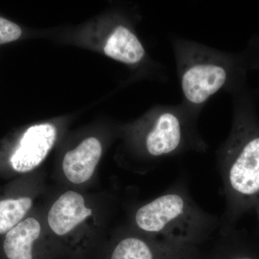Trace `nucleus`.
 <instances>
[{
	"label": "nucleus",
	"mask_w": 259,
	"mask_h": 259,
	"mask_svg": "<svg viewBox=\"0 0 259 259\" xmlns=\"http://www.w3.org/2000/svg\"><path fill=\"white\" fill-rule=\"evenodd\" d=\"M185 143L180 120L172 113H163L158 117L145 140V148L151 158H160L174 154Z\"/></svg>",
	"instance_id": "obj_6"
},
{
	"label": "nucleus",
	"mask_w": 259,
	"mask_h": 259,
	"mask_svg": "<svg viewBox=\"0 0 259 259\" xmlns=\"http://www.w3.org/2000/svg\"><path fill=\"white\" fill-rule=\"evenodd\" d=\"M102 145L96 138L84 140L78 147L66 153L63 160V171L74 184L88 182L93 176L101 158Z\"/></svg>",
	"instance_id": "obj_8"
},
{
	"label": "nucleus",
	"mask_w": 259,
	"mask_h": 259,
	"mask_svg": "<svg viewBox=\"0 0 259 259\" xmlns=\"http://www.w3.org/2000/svg\"><path fill=\"white\" fill-rule=\"evenodd\" d=\"M21 35L22 30L19 25L0 17V45L15 41Z\"/></svg>",
	"instance_id": "obj_13"
},
{
	"label": "nucleus",
	"mask_w": 259,
	"mask_h": 259,
	"mask_svg": "<svg viewBox=\"0 0 259 259\" xmlns=\"http://www.w3.org/2000/svg\"><path fill=\"white\" fill-rule=\"evenodd\" d=\"M243 131H237L219 158L226 202L221 231L231 230L242 213L259 204V134Z\"/></svg>",
	"instance_id": "obj_2"
},
{
	"label": "nucleus",
	"mask_w": 259,
	"mask_h": 259,
	"mask_svg": "<svg viewBox=\"0 0 259 259\" xmlns=\"http://www.w3.org/2000/svg\"><path fill=\"white\" fill-rule=\"evenodd\" d=\"M40 225L34 218L18 223L5 234L3 249L6 259H34V242L40 233Z\"/></svg>",
	"instance_id": "obj_10"
},
{
	"label": "nucleus",
	"mask_w": 259,
	"mask_h": 259,
	"mask_svg": "<svg viewBox=\"0 0 259 259\" xmlns=\"http://www.w3.org/2000/svg\"><path fill=\"white\" fill-rule=\"evenodd\" d=\"M134 218L137 228L148 236L190 248L203 245L221 226V218L196 203L184 177L140 207Z\"/></svg>",
	"instance_id": "obj_1"
},
{
	"label": "nucleus",
	"mask_w": 259,
	"mask_h": 259,
	"mask_svg": "<svg viewBox=\"0 0 259 259\" xmlns=\"http://www.w3.org/2000/svg\"><path fill=\"white\" fill-rule=\"evenodd\" d=\"M93 214L85 207L82 195L69 191L53 204L48 216L49 226L56 234L64 236Z\"/></svg>",
	"instance_id": "obj_7"
},
{
	"label": "nucleus",
	"mask_w": 259,
	"mask_h": 259,
	"mask_svg": "<svg viewBox=\"0 0 259 259\" xmlns=\"http://www.w3.org/2000/svg\"><path fill=\"white\" fill-rule=\"evenodd\" d=\"M56 139V130L51 124H39L29 127L10 157L15 171L26 173L36 168L47 157Z\"/></svg>",
	"instance_id": "obj_3"
},
{
	"label": "nucleus",
	"mask_w": 259,
	"mask_h": 259,
	"mask_svg": "<svg viewBox=\"0 0 259 259\" xmlns=\"http://www.w3.org/2000/svg\"><path fill=\"white\" fill-rule=\"evenodd\" d=\"M104 51L109 57L127 64H135L144 58L145 50L138 37L129 29L119 26L107 39Z\"/></svg>",
	"instance_id": "obj_11"
},
{
	"label": "nucleus",
	"mask_w": 259,
	"mask_h": 259,
	"mask_svg": "<svg viewBox=\"0 0 259 259\" xmlns=\"http://www.w3.org/2000/svg\"><path fill=\"white\" fill-rule=\"evenodd\" d=\"M32 199L28 197L0 200V235L6 234L23 221L31 208Z\"/></svg>",
	"instance_id": "obj_12"
},
{
	"label": "nucleus",
	"mask_w": 259,
	"mask_h": 259,
	"mask_svg": "<svg viewBox=\"0 0 259 259\" xmlns=\"http://www.w3.org/2000/svg\"><path fill=\"white\" fill-rule=\"evenodd\" d=\"M197 248L151 238L127 236L114 246L109 259H190Z\"/></svg>",
	"instance_id": "obj_4"
},
{
	"label": "nucleus",
	"mask_w": 259,
	"mask_h": 259,
	"mask_svg": "<svg viewBox=\"0 0 259 259\" xmlns=\"http://www.w3.org/2000/svg\"><path fill=\"white\" fill-rule=\"evenodd\" d=\"M190 259H259L255 250L238 243L232 229L217 233L196 250Z\"/></svg>",
	"instance_id": "obj_9"
},
{
	"label": "nucleus",
	"mask_w": 259,
	"mask_h": 259,
	"mask_svg": "<svg viewBox=\"0 0 259 259\" xmlns=\"http://www.w3.org/2000/svg\"><path fill=\"white\" fill-rule=\"evenodd\" d=\"M226 70L213 64H198L187 69L182 76V87L189 102L201 104L223 88Z\"/></svg>",
	"instance_id": "obj_5"
}]
</instances>
